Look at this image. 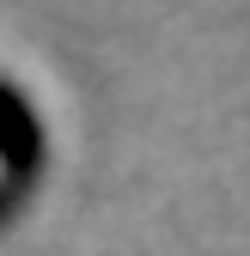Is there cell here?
Returning a JSON list of instances; mask_svg holds the SVG:
<instances>
[{
    "label": "cell",
    "instance_id": "obj_1",
    "mask_svg": "<svg viewBox=\"0 0 250 256\" xmlns=\"http://www.w3.org/2000/svg\"><path fill=\"white\" fill-rule=\"evenodd\" d=\"M18 146H24V134H18V110L6 104V92H0V189L12 183V165H18Z\"/></svg>",
    "mask_w": 250,
    "mask_h": 256
}]
</instances>
